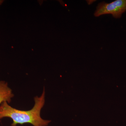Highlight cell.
I'll return each mask as SVG.
<instances>
[{
    "label": "cell",
    "mask_w": 126,
    "mask_h": 126,
    "mask_svg": "<svg viewBox=\"0 0 126 126\" xmlns=\"http://www.w3.org/2000/svg\"><path fill=\"white\" fill-rule=\"evenodd\" d=\"M34 105L31 110L23 111L16 109L9 105L6 102L0 105V119L5 117L11 118L13 121L11 126L18 124L29 123L33 126H47L50 122L49 120L43 119L40 112L45 102V89L40 96L35 97Z\"/></svg>",
    "instance_id": "cell-1"
},
{
    "label": "cell",
    "mask_w": 126,
    "mask_h": 126,
    "mask_svg": "<svg viewBox=\"0 0 126 126\" xmlns=\"http://www.w3.org/2000/svg\"><path fill=\"white\" fill-rule=\"evenodd\" d=\"M126 11V0H116L109 3L104 1L100 2L98 5L94 15L96 17H98L110 14L114 18L118 19L121 18Z\"/></svg>",
    "instance_id": "cell-2"
},
{
    "label": "cell",
    "mask_w": 126,
    "mask_h": 126,
    "mask_svg": "<svg viewBox=\"0 0 126 126\" xmlns=\"http://www.w3.org/2000/svg\"><path fill=\"white\" fill-rule=\"evenodd\" d=\"M14 96L12 90L9 87L7 82L0 81V105L3 102L10 103Z\"/></svg>",
    "instance_id": "cell-3"
},
{
    "label": "cell",
    "mask_w": 126,
    "mask_h": 126,
    "mask_svg": "<svg viewBox=\"0 0 126 126\" xmlns=\"http://www.w3.org/2000/svg\"><path fill=\"white\" fill-rule=\"evenodd\" d=\"M2 2H3V1L0 0V5L2 4Z\"/></svg>",
    "instance_id": "cell-4"
}]
</instances>
